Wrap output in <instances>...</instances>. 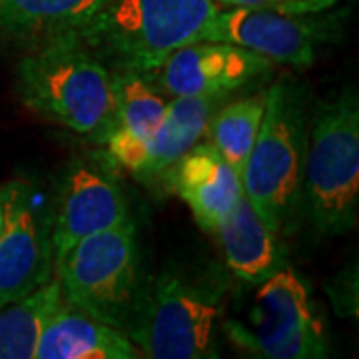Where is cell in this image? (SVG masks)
<instances>
[{
	"label": "cell",
	"mask_w": 359,
	"mask_h": 359,
	"mask_svg": "<svg viewBox=\"0 0 359 359\" xmlns=\"http://www.w3.org/2000/svg\"><path fill=\"white\" fill-rule=\"evenodd\" d=\"M216 0H102L72 32L106 68L152 74L186 44L205 40Z\"/></svg>",
	"instance_id": "1"
},
{
	"label": "cell",
	"mask_w": 359,
	"mask_h": 359,
	"mask_svg": "<svg viewBox=\"0 0 359 359\" xmlns=\"http://www.w3.org/2000/svg\"><path fill=\"white\" fill-rule=\"evenodd\" d=\"M16 92L32 112L96 144L118 126L112 70L74 34L28 52L16 66Z\"/></svg>",
	"instance_id": "2"
},
{
	"label": "cell",
	"mask_w": 359,
	"mask_h": 359,
	"mask_svg": "<svg viewBox=\"0 0 359 359\" xmlns=\"http://www.w3.org/2000/svg\"><path fill=\"white\" fill-rule=\"evenodd\" d=\"M299 204L325 236L351 230L359 214V108L346 90L318 108L309 132Z\"/></svg>",
	"instance_id": "3"
},
{
	"label": "cell",
	"mask_w": 359,
	"mask_h": 359,
	"mask_svg": "<svg viewBox=\"0 0 359 359\" xmlns=\"http://www.w3.org/2000/svg\"><path fill=\"white\" fill-rule=\"evenodd\" d=\"M306 146L302 96L282 78L266 92L264 118L240 174L242 192L276 233L292 224L299 208Z\"/></svg>",
	"instance_id": "4"
},
{
	"label": "cell",
	"mask_w": 359,
	"mask_h": 359,
	"mask_svg": "<svg viewBox=\"0 0 359 359\" xmlns=\"http://www.w3.org/2000/svg\"><path fill=\"white\" fill-rule=\"evenodd\" d=\"M54 271L68 304L126 334L142 290L132 222L76 242L54 257Z\"/></svg>",
	"instance_id": "5"
},
{
	"label": "cell",
	"mask_w": 359,
	"mask_h": 359,
	"mask_svg": "<svg viewBox=\"0 0 359 359\" xmlns=\"http://www.w3.org/2000/svg\"><path fill=\"white\" fill-rule=\"evenodd\" d=\"M219 294L166 269L154 282L142 283L126 335L140 355L150 359L218 358L216 323Z\"/></svg>",
	"instance_id": "6"
},
{
	"label": "cell",
	"mask_w": 359,
	"mask_h": 359,
	"mask_svg": "<svg viewBox=\"0 0 359 359\" xmlns=\"http://www.w3.org/2000/svg\"><path fill=\"white\" fill-rule=\"evenodd\" d=\"M224 330L236 346L256 358L318 359L327 351L308 287L287 268L259 283L250 325L228 321Z\"/></svg>",
	"instance_id": "7"
},
{
	"label": "cell",
	"mask_w": 359,
	"mask_h": 359,
	"mask_svg": "<svg viewBox=\"0 0 359 359\" xmlns=\"http://www.w3.org/2000/svg\"><path fill=\"white\" fill-rule=\"evenodd\" d=\"M4 226L0 231V308L22 299L54 273L52 214L32 184L13 180L0 188Z\"/></svg>",
	"instance_id": "8"
},
{
	"label": "cell",
	"mask_w": 359,
	"mask_h": 359,
	"mask_svg": "<svg viewBox=\"0 0 359 359\" xmlns=\"http://www.w3.org/2000/svg\"><path fill=\"white\" fill-rule=\"evenodd\" d=\"M316 13L290 8H219L205 40L231 42L256 52L269 62L308 68L325 28Z\"/></svg>",
	"instance_id": "9"
},
{
	"label": "cell",
	"mask_w": 359,
	"mask_h": 359,
	"mask_svg": "<svg viewBox=\"0 0 359 359\" xmlns=\"http://www.w3.org/2000/svg\"><path fill=\"white\" fill-rule=\"evenodd\" d=\"M126 222H130L128 200L104 168L88 160H74L66 168L52 214L54 257L92 233Z\"/></svg>",
	"instance_id": "10"
},
{
	"label": "cell",
	"mask_w": 359,
	"mask_h": 359,
	"mask_svg": "<svg viewBox=\"0 0 359 359\" xmlns=\"http://www.w3.org/2000/svg\"><path fill=\"white\" fill-rule=\"evenodd\" d=\"M273 62L231 42L200 40L172 52L160 66L158 82L170 96L231 94L268 74Z\"/></svg>",
	"instance_id": "11"
},
{
	"label": "cell",
	"mask_w": 359,
	"mask_h": 359,
	"mask_svg": "<svg viewBox=\"0 0 359 359\" xmlns=\"http://www.w3.org/2000/svg\"><path fill=\"white\" fill-rule=\"evenodd\" d=\"M192 210L198 226L216 231L242 196V182L210 142H198L162 176Z\"/></svg>",
	"instance_id": "12"
},
{
	"label": "cell",
	"mask_w": 359,
	"mask_h": 359,
	"mask_svg": "<svg viewBox=\"0 0 359 359\" xmlns=\"http://www.w3.org/2000/svg\"><path fill=\"white\" fill-rule=\"evenodd\" d=\"M142 358L128 335L62 302L40 335L34 359Z\"/></svg>",
	"instance_id": "13"
},
{
	"label": "cell",
	"mask_w": 359,
	"mask_h": 359,
	"mask_svg": "<svg viewBox=\"0 0 359 359\" xmlns=\"http://www.w3.org/2000/svg\"><path fill=\"white\" fill-rule=\"evenodd\" d=\"M230 100V94L174 96L166 106L160 130L144 146L142 166L134 174L140 180L162 178L192 146L205 136L212 116Z\"/></svg>",
	"instance_id": "14"
},
{
	"label": "cell",
	"mask_w": 359,
	"mask_h": 359,
	"mask_svg": "<svg viewBox=\"0 0 359 359\" xmlns=\"http://www.w3.org/2000/svg\"><path fill=\"white\" fill-rule=\"evenodd\" d=\"M214 233L218 236L228 268L245 283L259 285L285 268L276 231L259 218L245 194L240 196Z\"/></svg>",
	"instance_id": "15"
},
{
	"label": "cell",
	"mask_w": 359,
	"mask_h": 359,
	"mask_svg": "<svg viewBox=\"0 0 359 359\" xmlns=\"http://www.w3.org/2000/svg\"><path fill=\"white\" fill-rule=\"evenodd\" d=\"M102 0H0V39L32 42V48L72 34Z\"/></svg>",
	"instance_id": "16"
},
{
	"label": "cell",
	"mask_w": 359,
	"mask_h": 359,
	"mask_svg": "<svg viewBox=\"0 0 359 359\" xmlns=\"http://www.w3.org/2000/svg\"><path fill=\"white\" fill-rule=\"evenodd\" d=\"M62 302L54 276L32 294L0 308V359H34L40 335Z\"/></svg>",
	"instance_id": "17"
},
{
	"label": "cell",
	"mask_w": 359,
	"mask_h": 359,
	"mask_svg": "<svg viewBox=\"0 0 359 359\" xmlns=\"http://www.w3.org/2000/svg\"><path fill=\"white\" fill-rule=\"evenodd\" d=\"M266 110V92H259L240 100H228L212 116L205 136L222 158L240 176L248 154L254 146L257 130Z\"/></svg>",
	"instance_id": "18"
},
{
	"label": "cell",
	"mask_w": 359,
	"mask_h": 359,
	"mask_svg": "<svg viewBox=\"0 0 359 359\" xmlns=\"http://www.w3.org/2000/svg\"><path fill=\"white\" fill-rule=\"evenodd\" d=\"M118 126L148 142L166 118L168 102L142 72L112 70Z\"/></svg>",
	"instance_id": "19"
},
{
	"label": "cell",
	"mask_w": 359,
	"mask_h": 359,
	"mask_svg": "<svg viewBox=\"0 0 359 359\" xmlns=\"http://www.w3.org/2000/svg\"><path fill=\"white\" fill-rule=\"evenodd\" d=\"M222 8L245 6V8H290L302 13H320L335 0H216Z\"/></svg>",
	"instance_id": "20"
},
{
	"label": "cell",
	"mask_w": 359,
	"mask_h": 359,
	"mask_svg": "<svg viewBox=\"0 0 359 359\" xmlns=\"http://www.w3.org/2000/svg\"><path fill=\"white\" fill-rule=\"evenodd\" d=\"M4 226V202H2V194H0V231Z\"/></svg>",
	"instance_id": "21"
}]
</instances>
